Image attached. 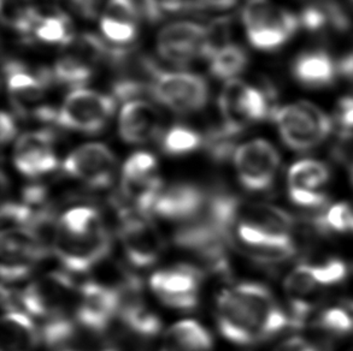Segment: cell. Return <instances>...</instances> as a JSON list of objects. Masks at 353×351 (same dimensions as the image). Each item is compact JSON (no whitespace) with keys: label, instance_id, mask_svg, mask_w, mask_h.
I'll list each match as a JSON object with an SVG mask.
<instances>
[{"label":"cell","instance_id":"1","mask_svg":"<svg viewBox=\"0 0 353 351\" xmlns=\"http://www.w3.org/2000/svg\"><path fill=\"white\" fill-rule=\"evenodd\" d=\"M216 318L221 333L238 344L262 342L288 325L272 291L257 283H243L222 291Z\"/></svg>","mask_w":353,"mask_h":351},{"label":"cell","instance_id":"2","mask_svg":"<svg viewBox=\"0 0 353 351\" xmlns=\"http://www.w3.org/2000/svg\"><path fill=\"white\" fill-rule=\"evenodd\" d=\"M174 241L177 247L191 253L199 260L203 272L206 270L211 275H230L227 253L230 242L204 211L201 215L177 228Z\"/></svg>","mask_w":353,"mask_h":351},{"label":"cell","instance_id":"3","mask_svg":"<svg viewBox=\"0 0 353 351\" xmlns=\"http://www.w3.org/2000/svg\"><path fill=\"white\" fill-rule=\"evenodd\" d=\"M243 21L253 47L267 52L283 46L301 27L299 17L269 0H250Z\"/></svg>","mask_w":353,"mask_h":351},{"label":"cell","instance_id":"4","mask_svg":"<svg viewBox=\"0 0 353 351\" xmlns=\"http://www.w3.org/2000/svg\"><path fill=\"white\" fill-rule=\"evenodd\" d=\"M272 118L283 142L294 151L317 147L333 130V120L317 106L305 101L275 109Z\"/></svg>","mask_w":353,"mask_h":351},{"label":"cell","instance_id":"5","mask_svg":"<svg viewBox=\"0 0 353 351\" xmlns=\"http://www.w3.org/2000/svg\"><path fill=\"white\" fill-rule=\"evenodd\" d=\"M77 294L72 277L64 272H51L29 284L19 295V304L28 313L48 319L67 315L68 307Z\"/></svg>","mask_w":353,"mask_h":351},{"label":"cell","instance_id":"6","mask_svg":"<svg viewBox=\"0 0 353 351\" xmlns=\"http://www.w3.org/2000/svg\"><path fill=\"white\" fill-rule=\"evenodd\" d=\"M115 109L114 98L93 90L75 89L57 111L56 123L63 128L97 134L105 127Z\"/></svg>","mask_w":353,"mask_h":351},{"label":"cell","instance_id":"7","mask_svg":"<svg viewBox=\"0 0 353 351\" xmlns=\"http://www.w3.org/2000/svg\"><path fill=\"white\" fill-rule=\"evenodd\" d=\"M152 96L172 111L191 114L203 109L209 99V87L199 75L190 72H153Z\"/></svg>","mask_w":353,"mask_h":351},{"label":"cell","instance_id":"8","mask_svg":"<svg viewBox=\"0 0 353 351\" xmlns=\"http://www.w3.org/2000/svg\"><path fill=\"white\" fill-rule=\"evenodd\" d=\"M234 164L243 188L261 193L270 189L276 180L280 156L272 143L257 138L243 143L235 151Z\"/></svg>","mask_w":353,"mask_h":351},{"label":"cell","instance_id":"9","mask_svg":"<svg viewBox=\"0 0 353 351\" xmlns=\"http://www.w3.org/2000/svg\"><path fill=\"white\" fill-rule=\"evenodd\" d=\"M111 240L108 230L101 233H70L57 228L53 253L67 270L85 273L103 262L110 253Z\"/></svg>","mask_w":353,"mask_h":351},{"label":"cell","instance_id":"10","mask_svg":"<svg viewBox=\"0 0 353 351\" xmlns=\"http://www.w3.org/2000/svg\"><path fill=\"white\" fill-rule=\"evenodd\" d=\"M347 275V267L338 259H332L320 265H301L292 270L285 280V289L291 299L296 318L309 310L305 299L316 291L339 284Z\"/></svg>","mask_w":353,"mask_h":351},{"label":"cell","instance_id":"11","mask_svg":"<svg viewBox=\"0 0 353 351\" xmlns=\"http://www.w3.org/2000/svg\"><path fill=\"white\" fill-rule=\"evenodd\" d=\"M203 270L192 265H177L158 270L150 279V286L163 304L181 310L196 308L199 301Z\"/></svg>","mask_w":353,"mask_h":351},{"label":"cell","instance_id":"12","mask_svg":"<svg viewBox=\"0 0 353 351\" xmlns=\"http://www.w3.org/2000/svg\"><path fill=\"white\" fill-rule=\"evenodd\" d=\"M67 176L81 180L93 189H104L112 183L116 172V158L101 143H87L77 148L63 162Z\"/></svg>","mask_w":353,"mask_h":351},{"label":"cell","instance_id":"13","mask_svg":"<svg viewBox=\"0 0 353 351\" xmlns=\"http://www.w3.org/2000/svg\"><path fill=\"white\" fill-rule=\"evenodd\" d=\"M119 238L130 264L141 268L157 262L164 248L157 228L143 214L121 215Z\"/></svg>","mask_w":353,"mask_h":351},{"label":"cell","instance_id":"14","mask_svg":"<svg viewBox=\"0 0 353 351\" xmlns=\"http://www.w3.org/2000/svg\"><path fill=\"white\" fill-rule=\"evenodd\" d=\"M1 277L14 281L27 277L34 266L48 257L28 228H9L1 233Z\"/></svg>","mask_w":353,"mask_h":351},{"label":"cell","instance_id":"15","mask_svg":"<svg viewBox=\"0 0 353 351\" xmlns=\"http://www.w3.org/2000/svg\"><path fill=\"white\" fill-rule=\"evenodd\" d=\"M116 315H119V295L115 288L88 281L79 289L77 321L88 331L104 332Z\"/></svg>","mask_w":353,"mask_h":351},{"label":"cell","instance_id":"16","mask_svg":"<svg viewBox=\"0 0 353 351\" xmlns=\"http://www.w3.org/2000/svg\"><path fill=\"white\" fill-rule=\"evenodd\" d=\"M330 178V169L325 162L314 159L296 162L287 180L290 198L301 207H321L327 201L325 188Z\"/></svg>","mask_w":353,"mask_h":351},{"label":"cell","instance_id":"17","mask_svg":"<svg viewBox=\"0 0 353 351\" xmlns=\"http://www.w3.org/2000/svg\"><path fill=\"white\" fill-rule=\"evenodd\" d=\"M206 28L193 22H176L164 27L158 35V52L168 62L187 65L201 56Z\"/></svg>","mask_w":353,"mask_h":351},{"label":"cell","instance_id":"18","mask_svg":"<svg viewBox=\"0 0 353 351\" xmlns=\"http://www.w3.org/2000/svg\"><path fill=\"white\" fill-rule=\"evenodd\" d=\"M53 142L54 134L48 130L24 134L14 147V167L22 175L30 178L53 171L58 165Z\"/></svg>","mask_w":353,"mask_h":351},{"label":"cell","instance_id":"19","mask_svg":"<svg viewBox=\"0 0 353 351\" xmlns=\"http://www.w3.org/2000/svg\"><path fill=\"white\" fill-rule=\"evenodd\" d=\"M209 195L191 183H177L162 190L153 207L161 218L190 222L201 215Z\"/></svg>","mask_w":353,"mask_h":351},{"label":"cell","instance_id":"20","mask_svg":"<svg viewBox=\"0 0 353 351\" xmlns=\"http://www.w3.org/2000/svg\"><path fill=\"white\" fill-rule=\"evenodd\" d=\"M161 131V114L143 100L128 101L119 114V135L128 143H145Z\"/></svg>","mask_w":353,"mask_h":351},{"label":"cell","instance_id":"21","mask_svg":"<svg viewBox=\"0 0 353 351\" xmlns=\"http://www.w3.org/2000/svg\"><path fill=\"white\" fill-rule=\"evenodd\" d=\"M293 76L303 86L322 88L334 82L338 65L323 51H310L301 53L296 57L292 67Z\"/></svg>","mask_w":353,"mask_h":351},{"label":"cell","instance_id":"22","mask_svg":"<svg viewBox=\"0 0 353 351\" xmlns=\"http://www.w3.org/2000/svg\"><path fill=\"white\" fill-rule=\"evenodd\" d=\"M299 21L310 33H322L328 29L344 33L351 27L349 14L335 0H321L307 5L301 11Z\"/></svg>","mask_w":353,"mask_h":351},{"label":"cell","instance_id":"23","mask_svg":"<svg viewBox=\"0 0 353 351\" xmlns=\"http://www.w3.org/2000/svg\"><path fill=\"white\" fill-rule=\"evenodd\" d=\"M40 333L28 315L9 310L1 321L0 351H34Z\"/></svg>","mask_w":353,"mask_h":351},{"label":"cell","instance_id":"24","mask_svg":"<svg viewBox=\"0 0 353 351\" xmlns=\"http://www.w3.org/2000/svg\"><path fill=\"white\" fill-rule=\"evenodd\" d=\"M212 337L201 323L183 320L168 330L159 351H212Z\"/></svg>","mask_w":353,"mask_h":351},{"label":"cell","instance_id":"25","mask_svg":"<svg viewBox=\"0 0 353 351\" xmlns=\"http://www.w3.org/2000/svg\"><path fill=\"white\" fill-rule=\"evenodd\" d=\"M248 62V54L243 48L228 45L211 59L210 72L217 78H230L243 72Z\"/></svg>","mask_w":353,"mask_h":351},{"label":"cell","instance_id":"26","mask_svg":"<svg viewBox=\"0 0 353 351\" xmlns=\"http://www.w3.org/2000/svg\"><path fill=\"white\" fill-rule=\"evenodd\" d=\"M92 75L91 67L72 56L61 58L53 67V81L70 87L85 85Z\"/></svg>","mask_w":353,"mask_h":351},{"label":"cell","instance_id":"27","mask_svg":"<svg viewBox=\"0 0 353 351\" xmlns=\"http://www.w3.org/2000/svg\"><path fill=\"white\" fill-rule=\"evenodd\" d=\"M77 332V326L68 315L48 319L43 323L40 338L46 347L62 348L72 341Z\"/></svg>","mask_w":353,"mask_h":351},{"label":"cell","instance_id":"28","mask_svg":"<svg viewBox=\"0 0 353 351\" xmlns=\"http://www.w3.org/2000/svg\"><path fill=\"white\" fill-rule=\"evenodd\" d=\"M203 138L186 127H174L163 138V151L169 156H183L201 147Z\"/></svg>","mask_w":353,"mask_h":351},{"label":"cell","instance_id":"29","mask_svg":"<svg viewBox=\"0 0 353 351\" xmlns=\"http://www.w3.org/2000/svg\"><path fill=\"white\" fill-rule=\"evenodd\" d=\"M34 33L40 41L48 43H72L74 36L70 22L63 14L41 17Z\"/></svg>","mask_w":353,"mask_h":351},{"label":"cell","instance_id":"30","mask_svg":"<svg viewBox=\"0 0 353 351\" xmlns=\"http://www.w3.org/2000/svg\"><path fill=\"white\" fill-rule=\"evenodd\" d=\"M319 326L332 336H346L353 332V314L349 307L327 309L319 318Z\"/></svg>","mask_w":353,"mask_h":351},{"label":"cell","instance_id":"31","mask_svg":"<svg viewBox=\"0 0 353 351\" xmlns=\"http://www.w3.org/2000/svg\"><path fill=\"white\" fill-rule=\"evenodd\" d=\"M230 19H219L206 28L205 38L201 47V56L206 59H212L221 50L228 46L230 40Z\"/></svg>","mask_w":353,"mask_h":351},{"label":"cell","instance_id":"32","mask_svg":"<svg viewBox=\"0 0 353 351\" xmlns=\"http://www.w3.org/2000/svg\"><path fill=\"white\" fill-rule=\"evenodd\" d=\"M321 228L338 233H353V206L336 204L320 218Z\"/></svg>","mask_w":353,"mask_h":351},{"label":"cell","instance_id":"33","mask_svg":"<svg viewBox=\"0 0 353 351\" xmlns=\"http://www.w3.org/2000/svg\"><path fill=\"white\" fill-rule=\"evenodd\" d=\"M157 160L148 152L134 153L124 164L122 177H148L156 175Z\"/></svg>","mask_w":353,"mask_h":351},{"label":"cell","instance_id":"34","mask_svg":"<svg viewBox=\"0 0 353 351\" xmlns=\"http://www.w3.org/2000/svg\"><path fill=\"white\" fill-rule=\"evenodd\" d=\"M101 32L112 43H129L137 38L135 24L119 22L109 17H103L101 22Z\"/></svg>","mask_w":353,"mask_h":351},{"label":"cell","instance_id":"35","mask_svg":"<svg viewBox=\"0 0 353 351\" xmlns=\"http://www.w3.org/2000/svg\"><path fill=\"white\" fill-rule=\"evenodd\" d=\"M139 14L140 9L135 0H109L104 16L119 22L135 24Z\"/></svg>","mask_w":353,"mask_h":351},{"label":"cell","instance_id":"36","mask_svg":"<svg viewBox=\"0 0 353 351\" xmlns=\"http://www.w3.org/2000/svg\"><path fill=\"white\" fill-rule=\"evenodd\" d=\"M335 122L344 138L353 136V98L345 96L339 100L335 109Z\"/></svg>","mask_w":353,"mask_h":351},{"label":"cell","instance_id":"37","mask_svg":"<svg viewBox=\"0 0 353 351\" xmlns=\"http://www.w3.org/2000/svg\"><path fill=\"white\" fill-rule=\"evenodd\" d=\"M58 4L82 19H94L98 11V0H58Z\"/></svg>","mask_w":353,"mask_h":351},{"label":"cell","instance_id":"38","mask_svg":"<svg viewBox=\"0 0 353 351\" xmlns=\"http://www.w3.org/2000/svg\"><path fill=\"white\" fill-rule=\"evenodd\" d=\"M275 351H317V349L303 338L293 337L282 342Z\"/></svg>","mask_w":353,"mask_h":351},{"label":"cell","instance_id":"39","mask_svg":"<svg viewBox=\"0 0 353 351\" xmlns=\"http://www.w3.org/2000/svg\"><path fill=\"white\" fill-rule=\"evenodd\" d=\"M0 128H1V142L3 143L10 142L17 133L14 119L6 112H3L0 117Z\"/></svg>","mask_w":353,"mask_h":351},{"label":"cell","instance_id":"40","mask_svg":"<svg viewBox=\"0 0 353 351\" xmlns=\"http://www.w3.org/2000/svg\"><path fill=\"white\" fill-rule=\"evenodd\" d=\"M338 72L345 77L353 80V52L350 53L340 61Z\"/></svg>","mask_w":353,"mask_h":351},{"label":"cell","instance_id":"41","mask_svg":"<svg viewBox=\"0 0 353 351\" xmlns=\"http://www.w3.org/2000/svg\"><path fill=\"white\" fill-rule=\"evenodd\" d=\"M201 3L216 9H228L236 3V0H201Z\"/></svg>","mask_w":353,"mask_h":351},{"label":"cell","instance_id":"42","mask_svg":"<svg viewBox=\"0 0 353 351\" xmlns=\"http://www.w3.org/2000/svg\"><path fill=\"white\" fill-rule=\"evenodd\" d=\"M101 351H119L117 349H114V348H106V349H104V350Z\"/></svg>","mask_w":353,"mask_h":351},{"label":"cell","instance_id":"43","mask_svg":"<svg viewBox=\"0 0 353 351\" xmlns=\"http://www.w3.org/2000/svg\"><path fill=\"white\" fill-rule=\"evenodd\" d=\"M347 307H349L350 310L352 312L353 314V302H351V304H347Z\"/></svg>","mask_w":353,"mask_h":351},{"label":"cell","instance_id":"44","mask_svg":"<svg viewBox=\"0 0 353 351\" xmlns=\"http://www.w3.org/2000/svg\"><path fill=\"white\" fill-rule=\"evenodd\" d=\"M58 351H80V350H75V349H61V350Z\"/></svg>","mask_w":353,"mask_h":351},{"label":"cell","instance_id":"45","mask_svg":"<svg viewBox=\"0 0 353 351\" xmlns=\"http://www.w3.org/2000/svg\"><path fill=\"white\" fill-rule=\"evenodd\" d=\"M351 178H352V182H353V165H352V167H351Z\"/></svg>","mask_w":353,"mask_h":351},{"label":"cell","instance_id":"46","mask_svg":"<svg viewBox=\"0 0 353 351\" xmlns=\"http://www.w3.org/2000/svg\"><path fill=\"white\" fill-rule=\"evenodd\" d=\"M170 1H176V0H170Z\"/></svg>","mask_w":353,"mask_h":351},{"label":"cell","instance_id":"47","mask_svg":"<svg viewBox=\"0 0 353 351\" xmlns=\"http://www.w3.org/2000/svg\"><path fill=\"white\" fill-rule=\"evenodd\" d=\"M352 1H353V0H352Z\"/></svg>","mask_w":353,"mask_h":351}]
</instances>
